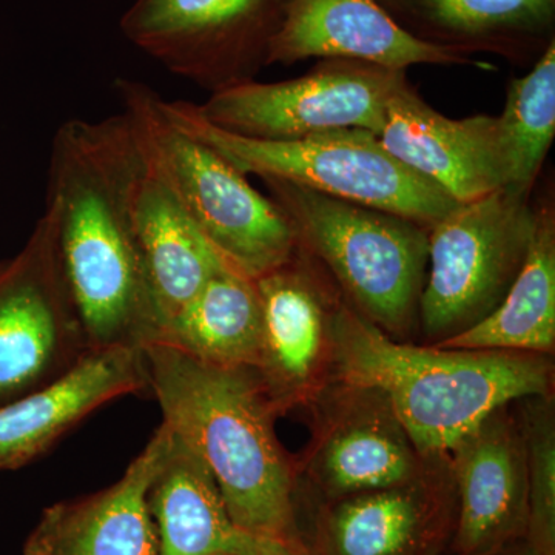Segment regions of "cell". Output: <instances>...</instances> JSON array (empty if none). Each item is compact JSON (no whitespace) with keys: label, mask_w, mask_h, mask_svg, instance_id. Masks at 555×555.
<instances>
[{"label":"cell","mask_w":555,"mask_h":555,"mask_svg":"<svg viewBox=\"0 0 555 555\" xmlns=\"http://www.w3.org/2000/svg\"><path fill=\"white\" fill-rule=\"evenodd\" d=\"M144 164L124 113L65 120L51 144L47 204L56 214L62 272L90 350L142 349L159 332L131 214Z\"/></svg>","instance_id":"cell-1"},{"label":"cell","mask_w":555,"mask_h":555,"mask_svg":"<svg viewBox=\"0 0 555 555\" xmlns=\"http://www.w3.org/2000/svg\"><path fill=\"white\" fill-rule=\"evenodd\" d=\"M332 367L341 386L378 392L422 456H447L489 415L521 398H546L542 356L418 347L390 338L347 299L328 301Z\"/></svg>","instance_id":"cell-2"},{"label":"cell","mask_w":555,"mask_h":555,"mask_svg":"<svg viewBox=\"0 0 555 555\" xmlns=\"http://www.w3.org/2000/svg\"><path fill=\"white\" fill-rule=\"evenodd\" d=\"M142 350L163 422L208 467L233 521L258 539L298 535L295 469L258 372L204 363L158 341Z\"/></svg>","instance_id":"cell-3"},{"label":"cell","mask_w":555,"mask_h":555,"mask_svg":"<svg viewBox=\"0 0 555 555\" xmlns=\"http://www.w3.org/2000/svg\"><path fill=\"white\" fill-rule=\"evenodd\" d=\"M115 90L150 164L219 257L251 280L292 261L297 235L270 196L258 192L224 156L177 126L147 83L118 79Z\"/></svg>","instance_id":"cell-4"},{"label":"cell","mask_w":555,"mask_h":555,"mask_svg":"<svg viewBox=\"0 0 555 555\" xmlns=\"http://www.w3.org/2000/svg\"><path fill=\"white\" fill-rule=\"evenodd\" d=\"M261 181L294 228L298 247L328 270L347 301L390 338L406 337L418 323L429 230L292 182Z\"/></svg>","instance_id":"cell-5"},{"label":"cell","mask_w":555,"mask_h":555,"mask_svg":"<svg viewBox=\"0 0 555 555\" xmlns=\"http://www.w3.org/2000/svg\"><path fill=\"white\" fill-rule=\"evenodd\" d=\"M163 107L177 126L246 177L292 182L411 219L427 230L460 206L444 190L393 158L372 131L339 129L294 141H262L211 126L192 102L163 101Z\"/></svg>","instance_id":"cell-6"},{"label":"cell","mask_w":555,"mask_h":555,"mask_svg":"<svg viewBox=\"0 0 555 555\" xmlns=\"http://www.w3.org/2000/svg\"><path fill=\"white\" fill-rule=\"evenodd\" d=\"M532 233L531 196L506 189L460 204L433 225L420 299L425 337L437 345L489 315L516 281Z\"/></svg>","instance_id":"cell-7"},{"label":"cell","mask_w":555,"mask_h":555,"mask_svg":"<svg viewBox=\"0 0 555 555\" xmlns=\"http://www.w3.org/2000/svg\"><path fill=\"white\" fill-rule=\"evenodd\" d=\"M406 69L356 60H320L306 75L280 82H250L211 93L196 105L211 126L236 137L294 141L321 131L382 133L390 96Z\"/></svg>","instance_id":"cell-8"},{"label":"cell","mask_w":555,"mask_h":555,"mask_svg":"<svg viewBox=\"0 0 555 555\" xmlns=\"http://www.w3.org/2000/svg\"><path fill=\"white\" fill-rule=\"evenodd\" d=\"M283 13L284 0H134L120 30L171 75L211 94L268 67Z\"/></svg>","instance_id":"cell-9"},{"label":"cell","mask_w":555,"mask_h":555,"mask_svg":"<svg viewBox=\"0 0 555 555\" xmlns=\"http://www.w3.org/2000/svg\"><path fill=\"white\" fill-rule=\"evenodd\" d=\"M89 350L47 204L20 254L0 262V408L60 378Z\"/></svg>","instance_id":"cell-10"},{"label":"cell","mask_w":555,"mask_h":555,"mask_svg":"<svg viewBox=\"0 0 555 555\" xmlns=\"http://www.w3.org/2000/svg\"><path fill=\"white\" fill-rule=\"evenodd\" d=\"M378 138L393 158L459 204L505 189L496 118H447L420 96L409 79L390 96Z\"/></svg>","instance_id":"cell-11"},{"label":"cell","mask_w":555,"mask_h":555,"mask_svg":"<svg viewBox=\"0 0 555 555\" xmlns=\"http://www.w3.org/2000/svg\"><path fill=\"white\" fill-rule=\"evenodd\" d=\"M503 409L449 454L460 499L454 543L459 555H496L528 532L524 436Z\"/></svg>","instance_id":"cell-12"},{"label":"cell","mask_w":555,"mask_h":555,"mask_svg":"<svg viewBox=\"0 0 555 555\" xmlns=\"http://www.w3.org/2000/svg\"><path fill=\"white\" fill-rule=\"evenodd\" d=\"M170 441L163 422L116 483L47 507L24 555H159L147 495Z\"/></svg>","instance_id":"cell-13"},{"label":"cell","mask_w":555,"mask_h":555,"mask_svg":"<svg viewBox=\"0 0 555 555\" xmlns=\"http://www.w3.org/2000/svg\"><path fill=\"white\" fill-rule=\"evenodd\" d=\"M334 57L396 69L476 64L473 57L412 38L378 0H284L283 22L268 65Z\"/></svg>","instance_id":"cell-14"},{"label":"cell","mask_w":555,"mask_h":555,"mask_svg":"<svg viewBox=\"0 0 555 555\" xmlns=\"http://www.w3.org/2000/svg\"><path fill=\"white\" fill-rule=\"evenodd\" d=\"M145 389L141 347L89 350L60 378L0 408V470L31 462L104 404Z\"/></svg>","instance_id":"cell-15"},{"label":"cell","mask_w":555,"mask_h":555,"mask_svg":"<svg viewBox=\"0 0 555 555\" xmlns=\"http://www.w3.org/2000/svg\"><path fill=\"white\" fill-rule=\"evenodd\" d=\"M326 415L308 473L331 499L396 488L423 478L422 459L378 392L343 386Z\"/></svg>","instance_id":"cell-16"},{"label":"cell","mask_w":555,"mask_h":555,"mask_svg":"<svg viewBox=\"0 0 555 555\" xmlns=\"http://www.w3.org/2000/svg\"><path fill=\"white\" fill-rule=\"evenodd\" d=\"M255 281L262 309L257 372L281 412L312 397L331 356L328 294L299 247L291 262Z\"/></svg>","instance_id":"cell-17"},{"label":"cell","mask_w":555,"mask_h":555,"mask_svg":"<svg viewBox=\"0 0 555 555\" xmlns=\"http://www.w3.org/2000/svg\"><path fill=\"white\" fill-rule=\"evenodd\" d=\"M412 38L470 57L534 65L555 42V0H378Z\"/></svg>","instance_id":"cell-18"},{"label":"cell","mask_w":555,"mask_h":555,"mask_svg":"<svg viewBox=\"0 0 555 555\" xmlns=\"http://www.w3.org/2000/svg\"><path fill=\"white\" fill-rule=\"evenodd\" d=\"M131 214L160 331L228 262L193 224L147 156Z\"/></svg>","instance_id":"cell-19"},{"label":"cell","mask_w":555,"mask_h":555,"mask_svg":"<svg viewBox=\"0 0 555 555\" xmlns=\"http://www.w3.org/2000/svg\"><path fill=\"white\" fill-rule=\"evenodd\" d=\"M147 502L159 555L261 553L266 539L248 534L233 521L217 480L173 430Z\"/></svg>","instance_id":"cell-20"},{"label":"cell","mask_w":555,"mask_h":555,"mask_svg":"<svg viewBox=\"0 0 555 555\" xmlns=\"http://www.w3.org/2000/svg\"><path fill=\"white\" fill-rule=\"evenodd\" d=\"M534 206V233L520 272L505 298L483 320L443 339L444 349L500 350L547 356L555 345V206Z\"/></svg>","instance_id":"cell-21"},{"label":"cell","mask_w":555,"mask_h":555,"mask_svg":"<svg viewBox=\"0 0 555 555\" xmlns=\"http://www.w3.org/2000/svg\"><path fill=\"white\" fill-rule=\"evenodd\" d=\"M153 341L175 347L204 363L257 371L262 352L257 281L225 264L164 324Z\"/></svg>","instance_id":"cell-22"},{"label":"cell","mask_w":555,"mask_h":555,"mask_svg":"<svg viewBox=\"0 0 555 555\" xmlns=\"http://www.w3.org/2000/svg\"><path fill=\"white\" fill-rule=\"evenodd\" d=\"M438 509L425 478L338 499L321 518L320 555H425Z\"/></svg>","instance_id":"cell-23"},{"label":"cell","mask_w":555,"mask_h":555,"mask_svg":"<svg viewBox=\"0 0 555 555\" xmlns=\"http://www.w3.org/2000/svg\"><path fill=\"white\" fill-rule=\"evenodd\" d=\"M496 126L505 189L531 196L555 137V42L528 75L511 79Z\"/></svg>","instance_id":"cell-24"},{"label":"cell","mask_w":555,"mask_h":555,"mask_svg":"<svg viewBox=\"0 0 555 555\" xmlns=\"http://www.w3.org/2000/svg\"><path fill=\"white\" fill-rule=\"evenodd\" d=\"M528 466L529 545L539 555H555V427L553 412L535 406L524 433Z\"/></svg>","instance_id":"cell-25"},{"label":"cell","mask_w":555,"mask_h":555,"mask_svg":"<svg viewBox=\"0 0 555 555\" xmlns=\"http://www.w3.org/2000/svg\"><path fill=\"white\" fill-rule=\"evenodd\" d=\"M258 555H320L302 543L299 535L286 539H266Z\"/></svg>","instance_id":"cell-26"},{"label":"cell","mask_w":555,"mask_h":555,"mask_svg":"<svg viewBox=\"0 0 555 555\" xmlns=\"http://www.w3.org/2000/svg\"><path fill=\"white\" fill-rule=\"evenodd\" d=\"M496 555H539L535 553L534 550H532V546L529 545H526L525 547H520V550H516V551H511V553H507V554H496Z\"/></svg>","instance_id":"cell-27"},{"label":"cell","mask_w":555,"mask_h":555,"mask_svg":"<svg viewBox=\"0 0 555 555\" xmlns=\"http://www.w3.org/2000/svg\"><path fill=\"white\" fill-rule=\"evenodd\" d=\"M425 555H438L436 550L429 551V553H426Z\"/></svg>","instance_id":"cell-28"}]
</instances>
